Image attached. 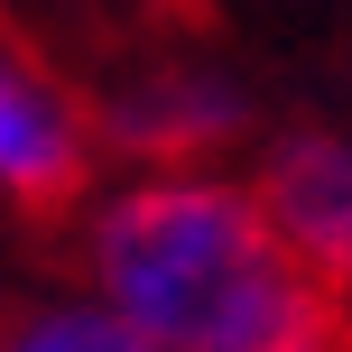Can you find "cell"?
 Instances as JSON below:
<instances>
[{
	"instance_id": "cell-1",
	"label": "cell",
	"mask_w": 352,
	"mask_h": 352,
	"mask_svg": "<svg viewBox=\"0 0 352 352\" xmlns=\"http://www.w3.org/2000/svg\"><path fill=\"white\" fill-rule=\"evenodd\" d=\"M74 269L148 352H352V297L269 232L232 167H121L74 213Z\"/></svg>"
},
{
	"instance_id": "cell-2",
	"label": "cell",
	"mask_w": 352,
	"mask_h": 352,
	"mask_svg": "<svg viewBox=\"0 0 352 352\" xmlns=\"http://www.w3.org/2000/svg\"><path fill=\"white\" fill-rule=\"evenodd\" d=\"M93 121L121 167H223L250 140V93L213 56H148L93 102Z\"/></svg>"
},
{
	"instance_id": "cell-3",
	"label": "cell",
	"mask_w": 352,
	"mask_h": 352,
	"mask_svg": "<svg viewBox=\"0 0 352 352\" xmlns=\"http://www.w3.org/2000/svg\"><path fill=\"white\" fill-rule=\"evenodd\" d=\"M93 167H102V121L93 102L47 74L37 56L0 47V204L19 213H84Z\"/></svg>"
},
{
	"instance_id": "cell-4",
	"label": "cell",
	"mask_w": 352,
	"mask_h": 352,
	"mask_svg": "<svg viewBox=\"0 0 352 352\" xmlns=\"http://www.w3.org/2000/svg\"><path fill=\"white\" fill-rule=\"evenodd\" d=\"M250 195L269 232L334 297H352V130H278L250 167Z\"/></svg>"
},
{
	"instance_id": "cell-5",
	"label": "cell",
	"mask_w": 352,
	"mask_h": 352,
	"mask_svg": "<svg viewBox=\"0 0 352 352\" xmlns=\"http://www.w3.org/2000/svg\"><path fill=\"white\" fill-rule=\"evenodd\" d=\"M0 352H148L111 306H93L84 287H47V297L0 316Z\"/></svg>"
}]
</instances>
